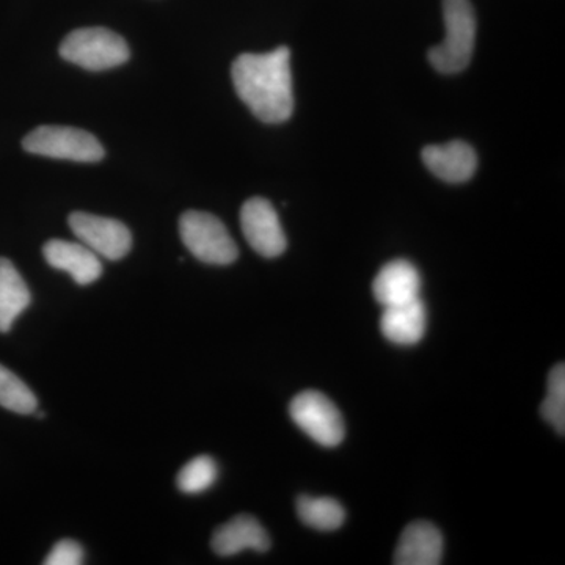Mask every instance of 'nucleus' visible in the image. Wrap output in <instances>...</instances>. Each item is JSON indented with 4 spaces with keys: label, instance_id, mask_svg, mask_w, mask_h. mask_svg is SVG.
Instances as JSON below:
<instances>
[{
    "label": "nucleus",
    "instance_id": "nucleus-13",
    "mask_svg": "<svg viewBox=\"0 0 565 565\" xmlns=\"http://www.w3.org/2000/svg\"><path fill=\"white\" fill-rule=\"evenodd\" d=\"M212 550L218 556H234L244 550L264 553L270 548V539L262 523L252 515H237L212 535Z\"/></svg>",
    "mask_w": 565,
    "mask_h": 565
},
{
    "label": "nucleus",
    "instance_id": "nucleus-18",
    "mask_svg": "<svg viewBox=\"0 0 565 565\" xmlns=\"http://www.w3.org/2000/svg\"><path fill=\"white\" fill-rule=\"evenodd\" d=\"M218 478V467L210 456H199L185 463L178 475V489L185 494L206 492Z\"/></svg>",
    "mask_w": 565,
    "mask_h": 565
},
{
    "label": "nucleus",
    "instance_id": "nucleus-15",
    "mask_svg": "<svg viewBox=\"0 0 565 565\" xmlns=\"http://www.w3.org/2000/svg\"><path fill=\"white\" fill-rule=\"evenodd\" d=\"M31 302V291L17 267L9 259L0 258V333L10 332Z\"/></svg>",
    "mask_w": 565,
    "mask_h": 565
},
{
    "label": "nucleus",
    "instance_id": "nucleus-20",
    "mask_svg": "<svg viewBox=\"0 0 565 565\" xmlns=\"http://www.w3.org/2000/svg\"><path fill=\"white\" fill-rule=\"evenodd\" d=\"M82 563H84V548L71 539H63L54 545L43 564L81 565Z\"/></svg>",
    "mask_w": 565,
    "mask_h": 565
},
{
    "label": "nucleus",
    "instance_id": "nucleus-11",
    "mask_svg": "<svg viewBox=\"0 0 565 565\" xmlns=\"http://www.w3.org/2000/svg\"><path fill=\"white\" fill-rule=\"evenodd\" d=\"M43 255L51 267L68 273L77 285H92L103 275L98 255L82 243L52 239L44 245Z\"/></svg>",
    "mask_w": 565,
    "mask_h": 565
},
{
    "label": "nucleus",
    "instance_id": "nucleus-4",
    "mask_svg": "<svg viewBox=\"0 0 565 565\" xmlns=\"http://www.w3.org/2000/svg\"><path fill=\"white\" fill-rule=\"evenodd\" d=\"M180 233L188 250L202 263L228 266L239 256L226 226L207 212H184L180 221Z\"/></svg>",
    "mask_w": 565,
    "mask_h": 565
},
{
    "label": "nucleus",
    "instance_id": "nucleus-17",
    "mask_svg": "<svg viewBox=\"0 0 565 565\" xmlns=\"http://www.w3.org/2000/svg\"><path fill=\"white\" fill-rule=\"evenodd\" d=\"M0 405L14 414H35L39 401L17 374L0 364Z\"/></svg>",
    "mask_w": 565,
    "mask_h": 565
},
{
    "label": "nucleus",
    "instance_id": "nucleus-19",
    "mask_svg": "<svg viewBox=\"0 0 565 565\" xmlns=\"http://www.w3.org/2000/svg\"><path fill=\"white\" fill-rule=\"evenodd\" d=\"M542 418L555 427L563 437L565 433V366L556 364L548 375V393L541 405Z\"/></svg>",
    "mask_w": 565,
    "mask_h": 565
},
{
    "label": "nucleus",
    "instance_id": "nucleus-16",
    "mask_svg": "<svg viewBox=\"0 0 565 565\" xmlns=\"http://www.w3.org/2000/svg\"><path fill=\"white\" fill-rule=\"evenodd\" d=\"M297 515L305 525L326 533L340 530L345 520L344 508L337 500L308 494H302L297 500Z\"/></svg>",
    "mask_w": 565,
    "mask_h": 565
},
{
    "label": "nucleus",
    "instance_id": "nucleus-9",
    "mask_svg": "<svg viewBox=\"0 0 565 565\" xmlns=\"http://www.w3.org/2000/svg\"><path fill=\"white\" fill-rule=\"evenodd\" d=\"M444 535L426 520H416L403 531L393 563L396 565H438L444 559Z\"/></svg>",
    "mask_w": 565,
    "mask_h": 565
},
{
    "label": "nucleus",
    "instance_id": "nucleus-2",
    "mask_svg": "<svg viewBox=\"0 0 565 565\" xmlns=\"http://www.w3.org/2000/svg\"><path fill=\"white\" fill-rule=\"evenodd\" d=\"M446 36L427 54L438 73L456 74L470 65L476 40V17L470 0H444Z\"/></svg>",
    "mask_w": 565,
    "mask_h": 565
},
{
    "label": "nucleus",
    "instance_id": "nucleus-14",
    "mask_svg": "<svg viewBox=\"0 0 565 565\" xmlns=\"http://www.w3.org/2000/svg\"><path fill=\"white\" fill-rule=\"evenodd\" d=\"M427 311L422 297L412 302L384 308L381 318L382 334L390 343L415 345L426 333Z\"/></svg>",
    "mask_w": 565,
    "mask_h": 565
},
{
    "label": "nucleus",
    "instance_id": "nucleus-5",
    "mask_svg": "<svg viewBox=\"0 0 565 565\" xmlns=\"http://www.w3.org/2000/svg\"><path fill=\"white\" fill-rule=\"evenodd\" d=\"M22 148L31 154L74 162H99L106 154L90 132L66 126H40L22 140Z\"/></svg>",
    "mask_w": 565,
    "mask_h": 565
},
{
    "label": "nucleus",
    "instance_id": "nucleus-3",
    "mask_svg": "<svg viewBox=\"0 0 565 565\" xmlns=\"http://www.w3.org/2000/svg\"><path fill=\"white\" fill-rule=\"evenodd\" d=\"M61 55L81 68L104 71L128 62L131 52L118 33L104 28H87L71 32L62 41Z\"/></svg>",
    "mask_w": 565,
    "mask_h": 565
},
{
    "label": "nucleus",
    "instance_id": "nucleus-6",
    "mask_svg": "<svg viewBox=\"0 0 565 565\" xmlns=\"http://www.w3.org/2000/svg\"><path fill=\"white\" fill-rule=\"evenodd\" d=\"M289 415L316 444L333 448L344 440L343 415L326 394L313 390L297 394L289 405Z\"/></svg>",
    "mask_w": 565,
    "mask_h": 565
},
{
    "label": "nucleus",
    "instance_id": "nucleus-1",
    "mask_svg": "<svg viewBox=\"0 0 565 565\" xmlns=\"http://www.w3.org/2000/svg\"><path fill=\"white\" fill-rule=\"evenodd\" d=\"M237 95L256 118L270 125L289 120L294 111L291 51L243 54L232 68Z\"/></svg>",
    "mask_w": 565,
    "mask_h": 565
},
{
    "label": "nucleus",
    "instance_id": "nucleus-8",
    "mask_svg": "<svg viewBox=\"0 0 565 565\" xmlns=\"http://www.w3.org/2000/svg\"><path fill=\"white\" fill-rule=\"evenodd\" d=\"M241 226L253 250L264 258H277L286 250V236L277 211L267 200L255 199L244 203Z\"/></svg>",
    "mask_w": 565,
    "mask_h": 565
},
{
    "label": "nucleus",
    "instance_id": "nucleus-12",
    "mask_svg": "<svg viewBox=\"0 0 565 565\" xmlns=\"http://www.w3.org/2000/svg\"><path fill=\"white\" fill-rule=\"evenodd\" d=\"M373 292L384 308L412 302L419 299L422 275L411 262L394 259L385 264L374 278Z\"/></svg>",
    "mask_w": 565,
    "mask_h": 565
},
{
    "label": "nucleus",
    "instance_id": "nucleus-7",
    "mask_svg": "<svg viewBox=\"0 0 565 565\" xmlns=\"http://www.w3.org/2000/svg\"><path fill=\"white\" fill-rule=\"evenodd\" d=\"M68 223L82 244L109 262H118L131 252V232L120 221L99 217L87 212H73Z\"/></svg>",
    "mask_w": 565,
    "mask_h": 565
},
{
    "label": "nucleus",
    "instance_id": "nucleus-10",
    "mask_svg": "<svg viewBox=\"0 0 565 565\" xmlns=\"http://www.w3.org/2000/svg\"><path fill=\"white\" fill-rule=\"evenodd\" d=\"M423 161L435 177L452 184L471 180L478 169V156L463 140L424 148Z\"/></svg>",
    "mask_w": 565,
    "mask_h": 565
}]
</instances>
